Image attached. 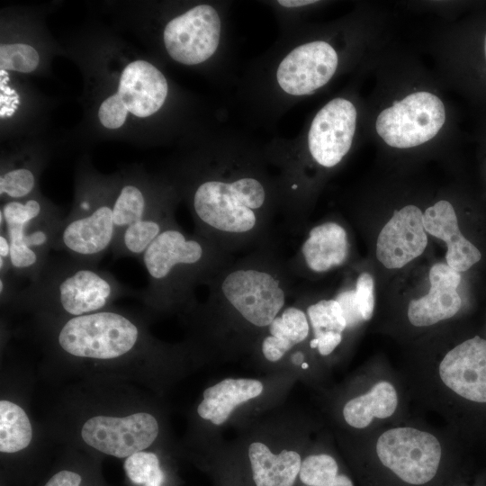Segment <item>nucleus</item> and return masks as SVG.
Wrapping results in <instances>:
<instances>
[{"instance_id":"473e14b6","label":"nucleus","mask_w":486,"mask_h":486,"mask_svg":"<svg viewBox=\"0 0 486 486\" xmlns=\"http://www.w3.org/2000/svg\"><path fill=\"white\" fill-rule=\"evenodd\" d=\"M341 341V333L330 331L324 333L318 338H313L310 341V347L312 349L317 348L321 356H326L330 355Z\"/></svg>"},{"instance_id":"f257e3e1","label":"nucleus","mask_w":486,"mask_h":486,"mask_svg":"<svg viewBox=\"0 0 486 486\" xmlns=\"http://www.w3.org/2000/svg\"><path fill=\"white\" fill-rule=\"evenodd\" d=\"M202 170L187 190L194 233L233 256L272 244L279 189L259 162L220 157Z\"/></svg>"},{"instance_id":"cd10ccee","label":"nucleus","mask_w":486,"mask_h":486,"mask_svg":"<svg viewBox=\"0 0 486 486\" xmlns=\"http://www.w3.org/2000/svg\"><path fill=\"white\" fill-rule=\"evenodd\" d=\"M37 50L23 43L3 44L0 47V67L3 69L30 73L39 65Z\"/></svg>"},{"instance_id":"1a4fd4ad","label":"nucleus","mask_w":486,"mask_h":486,"mask_svg":"<svg viewBox=\"0 0 486 486\" xmlns=\"http://www.w3.org/2000/svg\"><path fill=\"white\" fill-rule=\"evenodd\" d=\"M221 19L211 4L194 6L166 25L163 41L176 62L193 66L211 58L220 42Z\"/></svg>"},{"instance_id":"412c9836","label":"nucleus","mask_w":486,"mask_h":486,"mask_svg":"<svg viewBox=\"0 0 486 486\" xmlns=\"http://www.w3.org/2000/svg\"><path fill=\"white\" fill-rule=\"evenodd\" d=\"M248 454L256 486H293L302 462L296 451L274 454L265 443L256 441L249 445Z\"/></svg>"},{"instance_id":"f8f14e48","label":"nucleus","mask_w":486,"mask_h":486,"mask_svg":"<svg viewBox=\"0 0 486 486\" xmlns=\"http://www.w3.org/2000/svg\"><path fill=\"white\" fill-rule=\"evenodd\" d=\"M338 56L325 40H312L292 49L280 61L275 73L277 85L291 96L314 94L336 73Z\"/></svg>"},{"instance_id":"aec40b11","label":"nucleus","mask_w":486,"mask_h":486,"mask_svg":"<svg viewBox=\"0 0 486 486\" xmlns=\"http://www.w3.org/2000/svg\"><path fill=\"white\" fill-rule=\"evenodd\" d=\"M263 390V383L256 379H224L204 390L197 413L202 418L220 426L238 405L258 397Z\"/></svg>"},{"instance_id":"b1692460","label":"nucleus","mask_w":486,"mask_h":486,"mask_svg":"<svg viewBox=\"0 0 486 486\" xmlns=\"http://www.w3.org/2000/svg\"><path fill=\"white\" fill-rule=\"evenodd\" d=\"M32 438V428L25 411L17 404L0 401V451L16 453L26 448Z\"/></svg>"},{"instance_id":"ddd939ff","label":"nucleus","mask_w":486,"mask_h":486,"mask_svg":"<svg viewBox=\"0 0 486 486\" xmlns=\"http://www.w3.org/2000/svg\"><path fill=\"white\" fill-rule=\"evenodd\" d=\"M427 245L423 212L415 205H407L395 211L380 231L376 256L386 268H401L419 256Z\"/></svg>"},{"instance_id":"72a5a7b5","label":"nucleus","mask_w":486,"mask_h":486,"mask_svg":"<svg viewBox=\"0 0 486 486\" xmlns=\"http://www.w3.org/2000/svg\"><path fill=\"white\" fill-rule=\"evenodd\" d=\"M81 481L78 473L63 470L54 474L45 486H79Z\"/></svg>"},{"instance_id":"9b49d317","label":"nucleus","mask_w":486,"mask_h":486,"mask_svg":"<svg viewBox=\"0 0 486 486\" xmlns=\"http://www.w3.org/2000/svg\"><path fill=\"white\" fill-rule=\"evenodd\" d=\"M357 112L347 99L337 97L326 104L311 121L307 149L319 166L331 168L348 153L356 127Z\"/></svg>"},{"instance_id":"7ed1b4c3","label":"nucleus","mask_w":486,"mask_h":486,"mask_svg":"<svg viewBox=\"0 0 486 486\" xmlns=\"http://www.w3.org/2000/svg\"><path fill=\"white\" fill-rule=\"evenodd\" d=\"M129 290L111 273L96 266L68 259L49 258L38 276L17 290L10 303L43 314L67 319L106 308Z\"/></svg>"},{"instance_id":"a878e982","label":"nucleus","mask_w":486,"mask_h":486,"mask_svg":"<svg viewBox=\"0 0 486 486\" xmlns=\"http://www.w3.org/2000/svg\"><path fill=\"white\" fill-rule=\"evenodd\" d=\"M313 338L327 332L341 333L346 328V321L341 306L335 299L320 300L306 308Z\"/></svg>"},{"instance_id":"39448f33","label":"nucleus","mask_w":486,"mask_h":486,"mask_svg":"<svg viewBox=\"0 0 486 486\" xmlns=\"http://www.w3.org/2000/svg\"><path fill=\"white\" fill-rule=\"evenodd\" d=\"M56 341L73 357L114 360L141 345L142 329L127 314L106 309L67 319L58 326Z\"/></svg>"},{"instance_id":"2eb2a0df","label":"nucleus","mask_w":486,"mask_h":486,"mask_svg":"<svg viewBox=\"0 0 486 486\" xmlns=\"http://www.w3.org/2000/svg\"><path fill=\"white\" fill-rule=\"evenodd\" d=\"M462 279L461 273L447 264H435L429 271L428 293L412 300L409 304L410 322L416 327H425L454 316L463 305L462 297L457 291Z\"/></svg>"},{"instance_id":"c85d7f7f","label":"nucleus","mask_w":486,"mask_h":486,"mask_svg":"<svg viewBox=\"0 0 486 486\" xmlns=\"http://www.w3.org/2000/svg\"><path fill=\"white\" fill-rule=\"evenodd\" d=\"M35 175L31 169L14 168L5 171L0 177V194L21 200L30 195L35 187Z\"/></svg>"},{"instance_id":"20e7f679","label":"nucleus","mask_w":486,"mask_h":486,"mask_svg":"<svg viewBox=\"0 0 486 486\" xmlns=\"http://www.w3.org/2000/svg\"><path fill=\"white\" fill-rule=\"evenodd\" d=\"M64 218L35 198L8 201L0 210V234L10 248V266L18 278L33 281L49 260V253L63 226Z\"/></svg>"},{"instance_id":"bb28decb","label":"nucleus","mask_w":486,"mask_h":486,"mask_svg":"<svg viewBox=\"0 0 486 486\" xmlns=\"http://www.w3.org/2000/svg\"><path fill=\"white\" fill-rule=\"evenodd\" d=\"M124 470L129 479L144 486H162L164 474L158 456L151 452L140 451L126 458Z\"/></svg>"},{"instance_id":"5701e85b","label":"nucleus","mask_w":486,"mask_h":486,"mask_svg":"<svg viewBox=\"0 0 486 486\" xmlns=\"http://www.w3.org/2000/svg\"><path fill=\"white\" fill-rule=\"evenodd\" d=\"M398 404L397 392L388 382H377L369 392L348 400L343 409L346 422L356 428H364L374 418L392 416Z\"/></svg>"},{"instance_id":"f03ea898","label":"nucleus","mask_w":486,"mask_h":486,"mask_svg":"<svg viewBox=\"0 0 486 486\" xmlns=\"http://www.w3.org/2000/svg\"><path fill=\"white\" fill-rule=\"evenodd\" d=\"M234 257L209 239L185 232L176 222L166 228L140 257L148 283L138 294L155 310L193 307L196 287L205 285Z\"/></svg>"},{"instance_id":"6e6552de","label":"nucleus","mask_w":486,"mask_h":486,"mask_svg":"<svg viewBox=\"0 0 486 486\" xmlns=\"http://www.w3.org/2000/svg\"><path fill=\"white\" fill-rule=\"evenodd\" d=\"M381 463L403 482L420 485L436 475L441 446L428 432L413 428H395L383 432L376 443Z\"/></svg>"},{"instance_id":"393cba45","label":"nucleus","mask_w":486,"mask_h":486,"mask_svg":"<svg viewBox=\"0 0 486 486\" xmlns=\"http://www.w3.org/2000/svg\"><path fill=\"white\" fill-rule=\"evenodd\" d=\"M300 480L307 486H354L344 474H338L336 460L326 454H310L302 462Z\"/></svg>"},{"instance_id":"9d476101","label":"nucleus","mask_w":486,"mask_h":486,"mask_svg":"<svg viewBox=\"0 0 486 486\" xmlns=\"http://www.w3.org/2000/svg\"><path fill=\"white\" fill-rule=\"evenodd\" d=\"M158 432L153 415L137 412L125 417L94 416L84 423L81 436L89 446L105 454L127 458L148 448Z\"/></svg>"},{"instance_id":"423d86ee","label":"nucleus","mask_w":486,"mask_h":486,"mask_svg":"<svg viewBox=\"0 0 486 486\" xmlns=\"http://www.w3.org/2000/svg\"><path fill=\"white\" fill-rule=\"evenodd\" d=\"M106 192L89 190L77 198L64 220L53 250L66 251L71 257L94 266L112 250L115 238V197Z\"/></svg>"},{"instance_id":"6ab92c4d","label":"nucleus","mask_w":486,"mask_h":486,"mask_svg":"<svg viewBox=\"0 0 486 486\" xmlns=\"http://www.w3.org/2000/svg\"><path fill=\"white\" fill-rule=\"evenodd\" d=\"M157 192V191H156ZM153 194L136 183H124L113 202L115 238L131 224L155 213L174 210L176 196L171 189ZM115 239V238H114Z\"/></svg>"},{"instance_id":"f704fd0d","label":"nucleus","mask_w":486,"mask_h":486,"mask_svg":"<svg viewBox=\"0 0 486 486\" xmlns=\"http://www.w3.org/2000/svg\"><path fill=\"white\" fill-rule=\"evenodd\" d=\"M315 3H317V1L310 0H280L277 2L278 4L287 8L302 7Z\"/></svg>"},{"instance_id":"7c9ffc66","label":"nucleus","mask_w":486,"mask_h":486,"mask_svg":"<svg viewBox=\"0 0 486 486\" xmlns=\"http://www.w3.org/2000/svg\"><path fill=\"white\" fill-rule=\"evenodd\" d=\"M374 278L369 273L364 272L357 277L355 292L357 306L364 321L369 320L374 313Z\"/></svg>"},{"instance_id":"0eeeda50","label":"nucleus","mask_w":486,"mask_h":486,"mask_svg":"<svg viewBox=\"0 0 486 486\" xmlns=\"http://www.w3.org/2000/svg\"><path fill=\"white\" fill-rule=\"evenodd\" d=\"M445 121L446 109L440 98L418 91L383 109L377 116L375 130L389 146L408 148L433 139Z\"/></svg>"},{"instance_id":"4be33fe9","label":"nucleus","mask_w":486,"mask_h":486,"mask_svg":"<svg viewBox=\"0 0 486 486\" xmlns=\"http://www.w3.org/2000/svg\"><path fill=\"white\" fill-rule=\"evenodd\" d=\"M266 330L268 334L261 340V352L267 361L275 363L306 340L310 323L302 308L291 305L284 307Z\"/></svg>"},{"instance_id":"f3484780","label":"nucleus","mask_w":486,"mask_h":486,"mask_svg":"<svg viewBox=\"0 0 486 486\" xmlns=\"http://www.w3.org/2000/svg\"><path fill=\"white\" fill-rule=\"evenodd\" d=\"M423 223L426 232L446 242V264L454 270L464 273L482 261L483 251L463 233L450 202L440 200L427 208Z\"/></svg>"},{"instance_id":"c756f323","label":"nucleus","mask_w":486,"mask_h":486,"mask_svg":"<svg viewBox=\"0 0 486 486\" xmlns=\"http://www.w3.org/2000/svg\"><path fill=\"white\" fill-rule=\"evenodd\" d=\"M127 114L128 110L117 93L106 98L98 111V118L107 129H118L122 126Z\"/></svg>"},{"instance_id":"2f4dec72","label":"nucleus","mask_w":486,"mask_h":486,"mask_svg":"<svg viewBox=\"0 0 486 486\" xmlns=\"http://www.w3.org/2000/svg\"><path fill=\"white\" fill-rule=\"evenodd\" d=\"M342 308L346 328H352L364 321L356 298V292L353 289L341 291L335 298Z\"/></svg>"},{"instance_id":"dca6fc26","label":"nucleus","mask_w":486,"mask_h":486,"mask_svg":"<svg viewBox=\"0 0 486 486\" xmlns=\"http://www.w3.org/2000/svg\"><path fill=\"white\" fill-rule=\"evenodd\" d=\"M350 244L343 226L336 221H325L312 227L299 252L287 264L291 273L303 266L316 274L343 266L349 256Z\"/></svg>"},{"instance_id":"4468645a","label":"nucleus","mask_w":486,"mask_h":486,"mask_svg":"<svg viewBox=\"0 0 486 486\" xmlns=\"http://www.w3.org/2000/svg\"><path fill=\"white\" fill-rule=\"evenodd\" d=\"M439 376L457 395L486 402V339L474 336L460 343L444 356Z\"/></svg>"},{"instance_id":"a211bd4d","label":"nucleus","mask_w":486,"mask_h":486,"mask_svg":"<svg viewBox=\"0 0 486 486\" xmlns=\"http://www.w3.org/2000/svg\"><path fill=\"white\" fill-rule=\"evenodd\" d=\"M168 84L155 66L145 60H135L123 69L118 86V95L128 112L140 118L148 117L164 104Z\"/></svg>"}]
</instances>
